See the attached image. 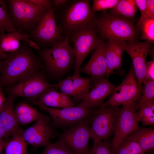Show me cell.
<instances>
[{
    "label": "cell",
    "instance_id": "obj_1",
    "mask_svg": "<svg viewBox=\"0 0 154 154\" xmlns=\"http://www.w3.org/2000/svg\"><path fill=\"white\" fill-rule=\"evenodd\" d=\"M5 53L0 75V87L13 86L25 77L38 72L43 66L40 57L25 41L21 42L17 50Z\"/></svg>",
    "mask_w": 154,
    "mask_h": 154
},
{
    "label": "cell",
    "instance_id": "obj_2",
    "mask_svg": "<svg viewBox=\"0 0 154 154\" xmlns=\"http://www.w3.org/2000/svg\"><path fill=\"white\" fill-rule=\"evenodd\" d=\"M89 0H68L64 5L55 8V21L65 36L92 22L96 17Z\"/></svg>",
    "mask_w": 154,
    "mask_h": 154
},
{
    "label": "cell",
    "instance_id": "obj_3",
    "mask_svg": "<svg viewBox=\"0 0 154 154\" xmlns=\"http://www.w3.org/2000/svg\"><path fill=\"white\" fill-rule=\"evenodd\" d=\"M7 1L9 14L15 29L27 37L43 17L49 7L41 6L37 0Z\"/></svg>",
    "mask_w": 154,
    "mask_h": 154
},
{
    "label": "cell",
    "instance_id": "obj_4",
    "mask_svg": "<svg viewBox=\"0 0 154 154\" xmlns=\"http://www.w3.org/2000/svg\"><path fill=\"white\" fill-rule=\"evenodd\" d=\"M69 39V35H67L64 41L59 44L38 50L43 66L55 78L62 77L74 68L75 56Z\"/></svg>",
    "mask_w": 154,
    "mask_h": 154
},
{
    "label": "cell",
    "instance_id": "obj_5",
    "mask_svg": "<svg viewBox=\"0 0 154 154\" xmlns=\"http://www.w3.org/2000/svg\"><path fill=\"white\" fill-rule=\"evenodd\" d=\"M99 37L107 40L127 42L136 41L138 30L132 21L120 17L111 15L106 11L93 21Z\"/></svg>",
    "mask_w": 154,
    "mask_h": 154
},
{
    "label": "cell",
    "instance_id": "obj_6",
    "mask_svg": "<svg viewBox=\"0 0 154 154\" xmlns=\"http://www.w3.org/2000/svg\"><path fill=\"white\" fill-rule=\"evenodd\" d=\"M66 36L62 34L57 26L55 8L52 5L48 8L43 17L28 38L39 48H43L59 44L64 41Z\"/></svg>",
    "mask_w": 154,
    "mask_h": 154
},
{
    "label": "cell",
    "instance_id": "obj_7",
    "mask_svg": "<svg viewBox=\"0 0 154 154\" xmlns=\"http://www.w3.org/2000/svg\"><path fill=\"white\" fill-rule=\"evenodd\" d=\"M74 44L76 58L74 75L80 76V70L87 56L98 46L100 38L98 35L93 21L85 27L69 34Z\"/></svg>",
    "mask_w": 154,
    "mask_h": 154
},
{
    "label": "cell",
    "instance_id": "obj_8",
    "mask_svg": "<svg viewBox=\"0 0 154 154\" xmlns=\"http://www.w3.org/2000/svg\"><path fill=\"white\" fill-rule=\"evenodd\" d=\"M120 108L103 107L93 110L90 117V132L94 142L106 140L114 134Z\"/></svg>",
    "mask_w": 154,
    "mask_h": 154
},
{
    "label": "cell",
    "instance_id": "obj_9",
    "mask_svg": "<svg viewBox=\"0 0 154 154\" xmlns=\"http://www.w3.org/2000/svg\"><path fill=\"white\" fill-rule=\"evenodd\" d=\"M143 92L136 79L133 68L121 83L117 86L108 100L101 107H117L137 102L141 97Z\"/></svg>",
    "mask_w": 154,
    "mask_h": 154
},
{
    "label": "cell",
    "instance_id": "obj_10",
    "mask_svg": "<svg viewBox=\"0 0 154 154\" xmlns=\"http://www.w3.org/2000/svg\"><path fill=\"white\" fill-rule=\"evenodd\" d=\"M47 112L52 120L53 125L73 127L90 117L94 110L79 104L76 106L63 108L49 107L35 102H31Z\"/></svg>",
    "mask_w": 154,
    "mask_h": 154
},
{
    "label": "cell",
    "instance_id": "obj_11",
    "mask_svg": "<svg viewBox=\"0 0 154 154\" xmlns=\"http://www.w3.org/2000/svg\"><path fill=\"white\" fill-rule=\"evenodd\" d=\"M51 87L58 88L57 84H49L44 75L38 72L25 77L15 85L8 87L7 90L9 95L35 99Z\"/></svg>",
    "mask_w": 154,
    "mask_h": 154
},
{
    "label": "cell",
    "instance_id": "obj_12",
    "mask_svg": "<svg viewBox=\"0 0 154 154\" xmlns=\"http://www.w3.org/2000/svg\"><path fill=\"white\" fill-rule=\"evenodd\" d=\"M137 102L123 105L120 108L114 136L111 143L113 154L127 136L139 127V121L136 114V106Z\"/></svg>",
    "mask_w": 154,
    "mask_h": 154
},
{
    "label": "cell",
    "instance_id": "obj_13",
    "mask_svg": "<svg viewBox=\"0 0 154 154\" xmlns=\"http://www.w3.org/2000/svg\"><path fill=\"white\" fill-rule=\"evenodd\" d=\"M90 117L60 135L58 141L68 145L75 154H87L90 137Z\"/></svg>",
    "mask_w": 154,
    "mask_h": 154
},
{
    "label": "cell",
    "instance_id": "obj_14",
    "mask_svg": "<svg viewBox=\"0 0 154 154\" xmlns=\"http://www.w3.org/2000/svg\"><path fill=\"white\" fill-rule=\"evenodd\" d=\"M123 47L131 57L137 80L140 86L147 80L146 74V60L151 47V42L146 40L143 42L136 41H123Z\"/></svg>",
    "mask_w": 154,
    "mask_h": 154
},
{
    "label": "cell",
    "instance_id": "obj_15",
    "mask_svg": "<svg viewBox=\"0 0 154 154\" xmlns=\"http://www.w3.org/2000/svg\"><path fill=\"white\" fill-rule=\"evenodd\" d=\"M49 117L44 115L32 126L22 131L21 135L26 142L35 147L46 146L50 143L55 131L48 124Z\"/></svg>",
    "mask_w": 154,
    "mask_h": 154
},
{
    "label": "cell",
    "instance_id": "obj_16",
    "mask_svg": "<svg viewBox=\"0 0 154 154\" xmlns=\"http://www.w3.org/2000/svg\"><path fill=\"white\" fill-rule=\"evenodd\" d=\"M106 43L104 39L100 38L99 44L93 51L90 59L80 70V73H84L90 76L92 81L93 80L95 83L103 78H107Z\"/></svg>",
    "mask_w": 154,
    "mask_h": 154
},
{
    "label": "cell",
    "instance_id": "obj_17",
    "mask_svg": "<svg viewBox=\"0 0 154 154\" xmlns=\"http://www.w3.org/2000/svg\"><path fill=\"white\" fill-rule=\"evenodd\" d=\"M92 79L73 75L61 80L57 84L60 92L72 98L74 103L79 104L89 92Z\"/></svg>",
    "mask_w": 154,
    "mask_h": 154
},
{
    "label": "cell",
    "instance_id": "obj_18",
    "mask_svg": "<svg viewBox=\"0 0 154 154\" xmlns=\"http://www.w3.org/2000/svg\"><path fill=\"white\" fill-rule=\"evenodd\" d=\"M117 86L111 83L107 77L103 78L95 83L91 90L80 103L91 110L97 109L103 104L104 99L113 93Z\"/></svg>",
    "mask_w": 154,
    "mask_h": 154
},
{
    "label": "cell",
    "instance_id": "obj_19",
    "mask_svg": "<svg viewBox=\"0 0 154 154\" xmlns=\"http://www.w3.org/2000/svg\"><path fill=\"white\" fill-rule=\"evenodd\" d=\"M15 97L9 95L7 98L0 112V123L5 133L4 140L6 142L9 137L21 134V129L16 116L14 107Z\"/></svg>",
    "mask_w": 154,
    "mask_h": 154
},
{
    "label": "cell",
    "instance_id": "obj_20",
    "mask_svg": "<svg viewBox=\"0 0 154 154\" xmlns=\"http://www.w3.org/2000/svg\"><path fill=\"white\" fill-rule=\"evenodd\" d=\"M55 88H48L36 99H28L29 102H35L52 108H63L74 106V103L70 97L60 92Z\"/></svg>",
    "mask_w": 154,
    "mask_h": 154
},
{
    "label": "cell",
    "instance_id": "obj_21",
    "mask_svg": "<svg viewBox=\"0 0 154 154\" xmlns=\"http://www.w3.org/2000/svg\"><path fill=\"white\" fill-rule=\"evenodd\" d=\"M21 40L26 42L33 48L41 49L27 36L17 31L0 34V50L4 53L15 52L19 48Z\"/></svg>",
    "mask_w": 154,
    "mask_h": 154
},
{
    "label": "cell",
    "instance_id": "obj_22",
    "mask_svg": "<svg viewBox=\"0 0 154 154\" xmlns=\"http://www.w3.org/2000/svg\"><path fill=\"white\" fill-rule=\"evenodd\" d=\"M126 139L136 142L145 152L154 151L153 128L139 127L130 133Z\"/></svg>",
    "mask_w": 154,
    "mask_h": 154
},
{
    "label": "cell",
    "instance_id": "obj_23",
    "mask_svg": "<svg viewBox=\"0 0 154 154\" xmlns=\"http://www.w3.org/2000/svg\"><path fill=\"white\" fill-rule=\"evenodd\" d=\"M106 60L108 68L107 77L114 71L119 70L122 65V58L116 52L113 40L106 43Z\"/></svg>",
    "mask_w": 154,
    "mask_h": 154
},
{
    "label": "cell",
    "instance_id": "obj_24",
    "mask_svg": "<svg viewBox=\"0 0 154 154\" xmlns=\"http://www.w3.org/2000/svg\"><path fill=\"white\" fill-rule=\"evenodd\" d=\"M136 11L135 0H120L116 5L112 9L110 15L130 20L134 17Z\"/></svg>",
    "mask_w": 154,
    "mask_h": 154
},
{
    "label": "cell",
    "instance_id": "obj_25",
    "mask_svg": "<svg viewBox=\"0 0 154 154\" xmlns=\"http://www.w3.org/2000/svg\"><path fill=\"white\" fill-rule=\"evenodd\" d=\"M21 133L13 136L6 142L4 147L5 154H28V144Z\"/></svg>",
    "mask_w": 154,
    "mask_h": 154
},
{
    "label": "cell",
    "instance_id": "obj_26",
    "mask_svg": "<svg viewBox=\"0 0 154 154\" xmlns=\"http://www.w3.org/2000/svg\"><path fill=\"white\" fill-rule=\"evenodd\" d=\"M136 112L137 118L145 126L154 125V100L146 102Z\"/></svg>",
    "mask_w": 154,
    "mask_h": 154
},
{
    "label": "cell",
    "instance_id": "obj_27",
    "mask_svg": "<svg viewBox=\"0 0 154 154\" xmlns=\"http://www.w3.org/2000/svg\"><path fill=\"white\" fill-rule=\"evenodd\" d=\"M17 32L8 12L7 0H0V34Z\"/></svg>",
    "mask_w": 154,
    "mask_h": 154
},
{
    "label": "cell",
    "instance_id": "obj_28",
    "mask_svg": "<svg viewBox=\"0 0 154 154\" xmlns=\"http://www.w3.org/2000/svg\"><path fill=\"white\" fill-rule=\"evenodd\" d=\"M136 142L126 139L118 146L114 154H145Z\"/></svg>",
    "mask_w": 154,
    "mask_h": 154
},
{
    "label": "cell",
    "instance_id": "obj_29",
    "mask_svg": "<svg viewBox=\"0 0 154 154\" xmlns=\"http://www.w3.org/2000/svg\"><path fill=\"white\" fill-rule=\"evenodd\" d=\"M41 154H75L73 151L66 144L57 141L45 146Z\"/></svg>",
    "mask_w": 154,
    "mask_h": 154
},
{
    "label": "cell",
    "instance_id": "obj_30",
    "mask_svg": "<svg viewBox=\"0 0 154 154\" xmlns=\"http://www.w3.org/2000/svg\"><path fill=\"white\" fill-rule=\"evenodd\" d=\"M141 31V39L150 42L154 40V18L147 19L140 24L138 29Z\"/></svg>",
    "mask_w": 154,
    "mask_h": 154
},
{
    "label": "cell",
    "instance_id": "obj_31",
    "mask_svg": "<svg viewBox=\"0 0 154 154\" xmlns=\"http://www.w3.org/2000/svg\"><path fill=\"white\" fill-rule=\"evenodd\" d=\"M143 94L136 106L137 111L141 105L145 102L154 100V80H147L144 83Z\"/></svg>",
    "mask_w": 154,
    "mask_h": 154
},
{
    "label": "cell",
    "instance_id": "obj_32",
    "mask_svg": "<svg viewBox=\"0 0 154 154\" xmlns=\"http://www.w3.org/2000/svg\"><path fill=\"white\" fill-rule=\"evenodd\" d=\"M87 154H113L112 143L106 140L94 142Z\"/></svg>",
    "mask_w": 154,
    "mask_h": 154
},
{
    "label": "cell",
    "instance_id": "obj_33",
    "mask_svg": "<svg viewBox=\"0 0 154 154\" xmlns=\"http://www.w3.org/2000/svg\"><path fill=\"white\" fill-rule=\"evenodd\" d=\"M120 0H93L91 6L92 12L94 13L101 11L112 9L114 7Z\"/></svg>",
    "mask_w": 154,
    "mask_h": 154
},
{
    "label": "cell",
    "instance_id": "obj_34",
    "mask_svg": "<svg viewBox=\"0 0 154 154\" xmlns=\"http://www.w3.org/2000/svg\"><path fill=\"white\" fill-rule=\"evenodd\" d=\"M15 115L24 114L41 116L43 114L27 103L25 102H21L17 104L15 108Z\"/></svg>",
    "mask_w": 154,
    "mask_h": 154
},
{
    "label": "cell",
    "instance_id": "obj_35",
    "mask_svg": "<svg viewBox=\"0 0 154 154\" xmlns=\"http://www.w3.org/2000/svg\"><path fill=\"white\" fill-rule=\"evenodd\" d=\"M147 7L143 16L140 17L135 27L138 30L142 22L144 20L149 18H154V0H147Z\"/></svg>",
    "mask_w": 154,
    "mask_h": 154
},
{
    "label": "cell",
    "instance_id": "obj_36",
    "mask_svg": "<svg viewBox=\"0 0 154 154\" xmlns=\"http://www.w3.org/2000/svg\"><path fill=\"white\" fill-rule=\"evenodd\" d=\"M17 120L19 124L25 125L35 121H37L43 116L44 115L41 116L20 114L15 115Z\"/></svg>",
    "mask_w": 154,
    "mask_h": 154
},
{
    "label": "cell",
    "instance_id": "obj_37",
    "mask_svg": "<svg viewBox=\"0 0 154 154\" xmlns=\"http://www.w3.org/2000/svg\"><path fill=\"white\" fill-rule=\"evenodd\" d=\"M154 60L146 64V74L147 80H154Z\"/></svg>",
    "mask_w": 154,
    "mask_h": 154
},
{
    "label": "cell",
    "instance_id": "obj_38",
    "mask_svg": "<svg viewBox=\"0 0 154 154\" xmlns=\"http://www.w3.org/2000/svg\"><path fill=\"white\" fill-rule=\"evenodd\" d=\"M136 5L140 11L141 16L142 17L144 15L147 7V0H135Z\"/></svg>",
    "mask_w": 154,
    "mask_h": 154
},
{
    "label": "cell",
    "instance_id": "obj_39",
    "mask_svg": "<svg viewBox=\"0 0 154 154\" xmlns=\"http://www.w3.org/2000/svg\"><path fill=\"white\" fill-rule=\"evenodd\" d=\"M3 88L2 87H0V112L7 98L4 95Z\"/></svg>",
    "mask_w": 154,
    "mask_h": 154
},
{
    "label": "cell",
    "instance_id": "obj_40",
    "mask_svg": "<svg viewBox=\"0 0 154 154\" xmlns=\"http://www.w3.org/2000/svg\"><path fill=\"white\" fill-rule=\"evenodd\" d=\"M68 0H53L52 5L55 7L59 6L64 5Z\"/></svg>",
    "mask_w": 154,
    "mask_h": 154
},
{
    "label": "cell",
    "instance_id": "obj_41",
    "mask_svg": "<svg viewBox=\"0 0 154 154\" xmlns=\"http://www.w3.org/2000/svg\"><path fill=\"white\" fill-rule=\"evenodd\" d=\"M5 133L3 128L2 125L0 123V140H2L3 139V138L5 136Z\"/></svg>",
    "mask_w": 154,
    "mask_h": 154
},
{
    "label": "cell",
    "instance_id": "obj_42",
    "mask_svg": "<svg viewBox=\"0 0 154 154\" xmlns=\"http://www.w3.org/2000/svg\"><path fill=\"white\" fill-rule=\"evenodd\" d=\"M6 142L4 140H0V153L3 148H4Z\"/></svg>",
    "mask_w": 154,
    "mask_h": 154
},
{
    "label": "cell",
    "instance_id": "obj_43",
    "mask_svg": "<svg viewBox=\"0 0 154 154\" xmlns=\"http://www.w3.org/2000/svg\"><path fill=\"white\" fill-rule=\"evenodd\" d=\"M6 56V54L5 53L2 52L0 49V59L2 60L4 59Z\"/></svg>",
    "mask_w": 154,
    "mask_h": 154
},
{
    "label": "cell",
    "instance_id": "obj_44",
    "mask_svg": "<svg viewBox=\"0 0 154 154\" xmlns=\"http://www.w3.org/2000/svg\"><path fill=\"white\" fill-rule=\"evenodd\" d=\"M3 64V60L0 59V75Z\"/></svg>",
    "mask_w": 154,
    "mask_h": 154
}]
</instances>
